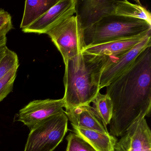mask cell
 <instances>
[{
  "label": "cell",
  "mask_w": 151,
  "mask_h": 151,
  "mask_svg": "<svg viewBox=\"0 0 151 151\" xmlns=\"http://www.w3.org/2000/svg\"><path fill=\"white\" fill-rule=\"evenodd\" d=\"M72 125L73 132L89 143L96 151H115L117 142L115 137L109 133H104L93 130Z\"/></svg>",
  "instance_id": "obj_13"
},
{
  "label": "cell",
  "mask_w": 151,
  "mask_h": 151,
  "mask_svg": "<svg viewBox=\"0 0 151 151\" xmlns=\"http://www.w3.org/2000/svg\"><path fill=\"white\" fill-rule=\"evenodd\" d=\"M115 1L76 0V14L84 30L109 16L114 15Z\"/></svg>",
  "instance_id": "obj_9"
},
{
  "label": "cell",
  "mask_w": 151,
  "mask_h": 151,
  "mask_svg": "<svg viewBox=\"0 0 151 151\" xmlns=\"http://www.w3.org/2000/svg\"><path fill=\"white\" fill-rule=\"evenodd\" d=\"M65 113L71 125L78 128L93 130L102 133H108L107 129L103 126L90 105L80 106Z\"/></svg>",
  "instance_id": "obj_12"
},
{
  "label": "cell",
  "mask_w": 151,
  "mask_h": 151,
  "mask_svg": "<svg viewBox=\"0 0 151 151\" xmlns=\"http://www.w3.org/2000/svg\"><path fill=\"white\" fill-rule=\"evenodd\" d=\"M19 67L17 55L8 48L5 55L0 61V79L13 69Z\"/></svg>",
  "instance_id": "obj_17"
},
{
  "label": "cell",
  "mask_w": 151,
  "mask_h": 151,
  "mask_svg": "<svg viewBox=\"0 0 151 151\" xmlns=\"http://www.w3.org/2000/svg\"><path fill=\"white\" fill-rule=\"evenodd\" d=\"M12 17L10 14L0 9V36L6 35L13 29Z\"/></svg>",
  "instance_id": "obj_20"
},
{
  "label": "cell",
  "mask_w": 151,
  "mask_h": 151,
  "mask_svg": "<svg viewBox=\"0 0 151 151\" xmlns=\"http://www.w3.org/2000/svg\"><path fill=\"white\" fill-rule=\"evenodd\" d=\"M63 58L64 64L80 54L86 45L84 30L75 16H72L46 32Z\"/></svg>",
  "instance_id": "obj_5"
},
{
  "label": "cell",
  "mask_w": 151,
  "mask_h": 151,
  "mask_svg": "<svg viewBox=\"0 0 151 151\" xmlns=\"http://www.w3.org/2000/svg\"><path fill=\"white\" fill-rule=\"evenodd\" d=\"M115 151H151V132L145 117L132 124L116 142Z\"/></svg>",
  "instance_id": "obj_10"
},
{
  "label": "cell",
  "mask_w": 151,
  "mask_h": 151,
  "mask_svg": "<svg viewBox=\"0 0 151 151\" xmlns=\"http://www.w3.org/2000/svg\"><path fill=\"white\" fill-rule=\"evenodd\" d=\"M107 60V56L82 52L64 64L65 111L92 102L100 92L101 75Z\"/></svg>",
  "instance_id": "obj_2"
},
{
  "label": "cell",
  "mask_w": 151,
  "mask_h": 151,
  "mask_svg": "<svg viewBox=\"0 0 151 151\" xmlns=\"http://www.w3.org/2000/svg\"><path fill=\"white\" fill-rule=\"evenodd\" d=\"M7 38L6 35H1L0 36V47L4 46L6 45Z\"/></svg>",
  "instance_id": "obj_21"
},
{
  "label": "cell",
  "mask_w": 151,
  "mask_h": 151,
  "mask_svg": "<svg viewBox=\"0 0 151 151\" xmlns=\"http://www.w3.org/2000/svg\"><path fill=\"white\" fill-rule=\"evenodd\" d=\"M151 31V24L143 20L116 15L109 16L84 30L86 46L131 37Z\"/></svg>",
  "instance_id": "obj_3"
},
{
  "label": "cell",
  "mask_w": 151,
  "mask_h": 151,
  "mask_svg": "<svg viewBox=\"0 0 151 151\" xmlns=\"http://www.w3.org/2000/svg\"><path fill=\"white\" fill-rule=\"evenodd\" d=\"M113 104L110 135L121 137L138 120L149 116L151 109V47H147L130 68L106 86Z\"/></svg>",
  "instance_id": "obj_1"
},
{
  "label": "cell",
  "mask_w": 151,
  "mask_h": 151,
  "mask_svg": "<svg viewBox=\"0 0 151 151\" xmlns=\"http://www.w3.org/2000/svg\"><path fill=\"white\" fill-rule=\"evenodd\" d=\"M114 15L143 20L151 24V14L140 4H133L126 0L115 1Z\"/></svg>",
  "instance_id": "obj_15"
},
{
  "label": "cell",
  "mask_w": 151,
  "mask_h": 151,
  "mask_svg": "<svg viewBox=\"0 0 151 151\" xmlns=\"http://www.w3.org/2000/svg\"><path fill=\"white\" fill-rule=\"evenodd\" d=\"M93 109L98 119L107 129L113 115V104L106 94L99 93L92 101Z\"/></svg>",
  "instance_id": "obj_16"
},
{
  "label": "cell",
  "mask_w": 151,
  "mask_h": 151,
  "mask_svg": "<svg viewBox=\"0 0 151 151\" xmlns=\"http://www.w3.org/2000/svg\"><path fill=\"white\" fill-rule=\"evenodd\" d=\"M59 0H26L20 28H27L39 19Z\"/></svg>",
  "instance_id": "obj_14"
},
{
  "label": "cell",
  "mask_w": 151,
  "mask_h": 151,
  "mask_svg": "<svg viewBox=\"0 0 151 151\" xmlns=\"http://www.w3.org/2000/svg\"><path fill=\"white\" fill-rule=\"evenodd\" d=\"M7 48L8 47L6 45L4 46L0 47V61L3 58V56L5 55Z\"/></svg>",
  "instance_id": "obj_22"
},
{
  "label": "cell",
  "mask_w": 151,
  "mask_h": 151,
  "mask_svg": "<svg viewBox=\"0 0 151 151\" xmlns=\"http://www.w3.org/2000/svg\"><path fill=\"white\" fill-rule=\"evenodd\" d=\"M150 35L151 31L135 37L86 46L82 53L103 56L117 55L131 49Z\"/></svg>",
  "instance_id": "obj_11"
},
{
  "label": "cell",
  "mask_w": 151,
  "mask_h": 151,
  "mask_svg": "<svg viewBox=\"0 0 151 151\" xmlns=\"http://www.w3.org/2000/svg\"><path fill=\"white\" fill-rule=\"evenodd\" d=\"M150 46L151 35L124 52L114 56H107V60L101 75L100 89L107 86L116 78L129 69L140 53L147 47Z\"/></svg>",
  "instance_id": "obj_6"
},
{
  "label": "cell",
  "mask_w": 151,
  "mask_h": 151,
  "mask_svg": "<svg viewBox=\"0 0 151 151\" xmlns=\"http://www.w3.org/2000/svg\"><path fill=\"white\" fill-rule=\"evenodd\" d=\"M76 0H59L39 19L22 29L25 33L45 34L46 32L76 13Z\"/></svg>",
  "instance_id": "obj_8"
},
{
  "label": "cell",
  "mask_w": 151,
  "mask_h": 151,
  "mask_svg": "<svg viewBox=\"0 0 151 151\" xmlns=\"http://www.w3.org/2000/svg\"><path fill=\"white\" fill-rule=\"evenodd\" d=\"M66 139L68 145L66 151H96L89 143L74 132L70 133Z\"/></svg>",
  "instance_id": "obj_18"
},
{
  "label": "cell",
  "mask_w": 151,
  "mask_h": 151,
  "mask_svg": "<svg viewBox=\"0 0 151 151\" xmlns=\"http://www.w3.org/2000/svg\"><path fill=\"white\" fill-rule=\"evenodd\" d=\"M63 99L37 100L30 102L19 111L17 120L30 129L46 118L64 110Z\"/></svg>",
  "instance_id": "obj_7"
},
{
  "label": "cell",
  "mask_w": 151,
  "mask_h": 151,
  "mask_svg": "<svg viewBox=\"0 0 151 151\" xmlns=\"http://www.w3.org/2000/svg\"><path fill=\"white\" fill-rule=\"evenodd\" d=\"M19 67L14 68L0 79V102L2 101L13 89Z\"/></svg>",
  "instance_id": "obj_19"
},
{
  "label": "cell",
  "mask_w": 151,
  "mask_h": 151,
  "mask_svg": "<svg viewBox=\"0 0 151 151\" xmlns=\"http://www.w3.org/2000/svg\"><path fill=\"white\" fill-rule=\"evenodd\" d=\"M65 111L49 116L30 129L24 151H53L68 131Z\"/></svg>",
  "instance_id": "obj_4"
}]
</instances>
